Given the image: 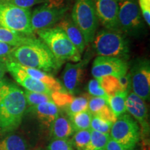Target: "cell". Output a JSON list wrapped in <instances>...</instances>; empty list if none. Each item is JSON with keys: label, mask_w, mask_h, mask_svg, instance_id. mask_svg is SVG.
<instances>
[{"label": "cell", "mask_w": 150, "mask_h": 150, "mask_svg": "<svg viewBox=\"0 0 150 150\" xmlns=\"http://www.w3.org/2000/svg\"><path fill=\"white\" fill-rule=\"evenodd\" d=\"M91 95L88 93H85L79 97H74L72 101L65 108V112L70 117L78 112L85 111L88 108V101Z\"/></svg>", "instance_id": "cell-23"}, {"label": "cell", "mask_w": 150, "mask_h": 150, "mask_svg": "<svg viewBox=\"0 0 150 150\" xmlns=\"http://www.w3.org/2000/svg\"><path fill=\"white\" fill-rule=\"evenodd\" d=\"M52 100L59 107L65 108L70 104L74 97L70 93L61 91H53L51 94Z\"/></svg>", "instance_id": "cell-29"}, {"label": "cell", "mask_w": 150, "mask_h": 150, "mask_svg": "<svg viewBox=\"0 0 150 150\" xmlns=\"http://www.w3.org/2000/svg\"><path fill=\"white\" fill-rule=\"evenodd\" d=\"M99 150H106L105 149H99Z\"/></svg>", "instance_id": "cell-42"}, {"label": "cell", "mask_w": 150, "mask_h": 150, "mask_svg": "<svg viewBox=\"0 0 150 150\" xmlns=\"http://www.w3.org/2000/svg\"><path fill=\"white\" fill-rule=\"evenodd\" d=\"M29 111L33 112L40 123L47 127H51L59 113V108L52 101L30 107Z\"/></svg>", "instance_id": "cell-17"}, {"label": "cell", "mask_w": 150, "mask_h": 150, "mask_svg": "<svg viewBox=\"0 0 150 150\" xmlns=\"http://www.w3.org/2000/svg\"><path fill=\"white\" fill-rule=\"evenodd\" d=\"M33 35L29 36L22 33L11 31L6 28L0 27V42H3L14 47H18L27 42L30 38Z\"/></svg>", "instance_id": "cell-21"}, {"label": "cell", "mask_w": 150, "mask_h": 150, "mask_svg": "<svg viewBox=\"0 0 150 150\" xmlns=\"http://www.w3.org/2000/svg\"><path fill=\"white\" fill-rule=\"evenodd\" d=\"M93 42L95 52L99 56L115 57L125 61L129 59V41L123 33L102 29L95 34Z\"/></svg>", "instance_id": "cell-4"}, {"label": "cell", "mask_w": 150, "mask_h": 150, "mask_svg": "<svg viewBox=\"0 0 150 150\" xmlns=\"http://www.w3.org/2000/svg\"><path fill=\"white\" fill-rule=\"evenodd\" d=\"M109 135L112 140L127 150H134L140 140V131L134 118L123 114L112 125Z\"/></svg>", "instance_id": "cell-9"}, {"label": "cell", "mask_w": 150, "mask_h": 150, "mask_svg": "<svg viewBox=\"0 0 150 150\" xmlns=\"http://www.w3.org/2000/svg\"><path fill=\"white\" fill-rule=\"evenodd\" d=\"M25 95L27 104L29 107L36 106L42 103L50 102L52 100L51 95L46 93H37V92H31L26 90L24 91Z\"/></svg>", "instance_id": "cell-28"}, {"label": "cell", "mask_w": 150, "mask_h": 150, "mask_svg": "<svg viewBox=\"0 0 150 150\" xmlns=\"http://www.w3.org/2000/svg\"><path fill=\"white\" fill-rule=\"evenodd\" d=\"M112 124L110 122L104 120L102 118L97 115H92L91 129L93 131H98L105 134H109L110 128Z\"/></svg>", "instance_id": "cell-30"}, {"label": "cell", "mask_w": 150, "mask_h": 150, "mask_svg": "<svg viewBox=\"0 0 150 150\" xmlns=\"http://www.w3.org/2000/svg\"><path fill=\"white\" fill-rule=\"evenodd\" d=\"M10 0H0V4L1 3H5V2H8Z\"/></svg>", "instance_id": "cell-41"}, {"label": "cell", "mask_w": 150, "mask_h": 150, "mask_svg": "<svg viewBox=\"0 0 150 150\" xmlns=\"http://www.w3.org/2000/svg\"><path fill=\"white\" fill-rule=\"evenodd\" d=\"M7 71L10 72L16 82L27 91L37 93H46L51 95L52 91L42 82L39 81L29 76L24 71L21 65L16 62L5 60Z\"/></svg>", "instance_id": "cell-13"}, {"label": "cell", "mask_w": 150, "mask_h": 150, "mask_svg": "<svg viewBox=\"0 0 150 150\" xmlns=\"http://www.w3.org/2000/svg\"><path fill=\"white\" fill-rule=\"evenodd\" d=\"M6 60L46 72H55L63 63L56 59L40 39L34 36L30 38L27 42L16 47Z\"/></svg>", "instance_id": "cell-2"}, {"label": "cell", "mask_w": 150, "mask_h": 150, "mask_svg": "<svg viewBox=\"0 0 150 150\" xmlns=\"http://www.w3.org/2000/svg\"><path fill=\"white\" fill-rule=\"evenodd\" d=\"M125 105L127 111L140 125L142 134L147 135L149 131V124L148 122L147 105L145 101L133 92H129Z\"/></svg>", "instance_id": "cell-14"}, {"label": "cell", "mask_w": 150, "mask_h": 150, "mask_svg": "<svg viewBox=\"0 0 150 150\" xmlns=\"http://www.w3.org/2000/svg\"><path fill=\"white\" fill-rule=\"evenodd\" d=\"M92 115H93L88 111V110H87L69 117L74 131L91 129Z\"/></svg>", "instance_id": "cell-24"}, {"label": "cell", "mask_w": 150, "mask_h": 150, "mask_svg": "<svg viewBox=\"0 0 150 150\" xmlns=\"http://www.w3.org/2000/svg\"><path fill=\"white\" fill-rule=\"evenodd\" d=\"M120 29L124 34L138 37L143 33L144 23L136 0H116Z\"/></svg>", "instance_id": "cell-7"}, {"label": "cell", "mask_w": 150, "mask_h": 150, "mask_svg": "<svg viewBox=\"0 0 150 150\" xmlns=\"http://www.w3.org/2000/svg\"><path fill=\"white\" fill-rule=\"evenodd\" d=\"M30 8L16 6L9 2L0 4V27L22 34L33 35Z\"/></svg>", "instance_id": "cell-5"}, {"label": "cell", "mask_w": 150, "mask_h": 150, "mask_svg": "<svg viewBox=\"0 0 150 150\" xmlns=\"http://www.w3.org/2000/svg\"><path fill=\"white\" fill-rule=\"evenodd\" d=\"M27 106L24 91L4 78L0 81V132L16 130L22 122Z\"/></svg>", "instance_id": "cell-1"}, {"label": "cell", "mask_w": 150, "mask_h": 150, "mask_svg": "<svg viewBox=\"0 0 150 150\" xmlns=\"http://www.w3.org/2000/svg\"><path fill=\"white\" fill-rule=\"evenodd\" d=\"M0 150H29V145L21 135L11 134L0 140Z\"/></svg>", "instance_id": "cell-20"}, {"label": "cell", "mask_w": 150, "mask_h": 150, "mask_svg": "<svg viewBox=\"0 0 150 150\" xmlns=\"http://www.w3.org/2000/svg\"><path fill=\"white\" fill-rule=\"evenodd\" d=\"M86 74V62L67 63L63 71V81L65 89L73 95L83 83Z\"/></svg>", "instance_id": "cell-15"}, {"label": "cell", "mask_w": 150, "mask_h": 150, "mask_svg": "<svg viewBox=\"0 0 150 150\" xmlns=\"http://www.w3.org/2000/svg\"><path fill=\"white\" fill-rule=\"evenodd\" d=\"M128 93L127 91H119L114 95L108 96V106L117 117L127 111L125 102Z\"/></svg>", "instance_id": "cell-22"}, {"label": "cell", "mask_w": 150, "mask_h": 150, "mask_svg": "<svg viewBox=\"0 0 150 150\" xmlns=\"http://www.w3.org/2000/svg\"><path fill=\"white\" fill-rule=\"evenodd\" d=\"M67 10L63 0H48L35 8L31 15L33 32L54 27L65 16Z\"/></svg>", "instance_id": "cell-8"}, {"label": "cell", "mask_w": 150, "mask_h": 150, "mask_svg": "<svg viewBox=\"0 0 150 150\" xmlns=\"http://www.w3.org/2000/svg\"><path fill=\"white\" fill-rule=\"evenodd\" d=\"M71 17L83 35L86 44L93 42L98 27L93 0H75Z\"/></svg>", "instance_id": "cell-6"}, {"label": "cell", "mask_w": 150, "mask_h": 150, "mask_svg": "<svg viewBox=\"0 0 150 150\" xmlns=\"http://www.w3.org/2000/svg\"><path fill=\"white\" fill-rule=\"evenodd\" d=\"M16 47L7 43L0 42V59L6 60Z\"/></svg>", "instance_id": "cell-38"}, {"label": "cell", "mask_w": 150, "mask_h": 150, "mask_svg": "<svg viewBox=\"0 0 150 150\" xmlns=\"http://www.w3.org/2000/svg\"><path fill=\"white\" fill-rule=\"evenodd\" d=\"M98 116V117L102 118L104 120L110 122L112 124H113L117 120V117L115 115L113 112L112 111V110L110 109V108L108 106V104H106L104 106L101 108L100 110H99L98 112L96 114V115Z\"/></svg>", "instance_id": "cell-34"}, {"label": "cell", "mask_w": 150, "mask_h": 150, "mask_svg": "<svg viewBox=\"0 0 150 150\" xmlns=\"http://www.w3.org/2000/svg\"><path fill=\"white\" fill-rule=\"evenodd\" d=\"M48 0H10L9 3L24 8H30L33 6L45 3Z\"/></svg>", "instance_id": "cell-35"}, {"label": "cell", "mask_w": 150, "mask_h": 150, "mask_svg": "<svg viewBox=\"0 0 150 150\" xmlns=\"http://www.w3.org/2000/svg\"><path fill=\"white\" fill-rule=\"evenodd\" d=\"M109 138V134H102L91 129V139L83 150H99L105 149Z\"/></svg>", "instance_id": "cell-25"}, {"label": "cell", "mask_w": 150, "mask_h": 150, "mask_svg": "<svg viewBox=\"0 0 150 150\" xmlns=\"http://www.w3.org/2000/svg\"><path fill=\"white\" fill-rule=\"evenodd\" d=\"M97 79L107 96H112L117 92L122 91L119 81L115 76H104Z\"/></svg>", "instance_id": "cell-26"}, {"label": "cell", "mask_w": 150, "mask_h": 150, "mask_svg": "<svg viewBox=\"0 0 150 150\" xmlns=\"http://www.w3.org/2000/svg\"><path fill=\"white\" fill-rule=\"evenodd\" d=\"M119 81L120 85L122 91H127L128 93L130 92L131 88V78L129 72H127L125 75L117 78Z\"/></svg>", "instance_id": "cell-37"}, {"label": "cell", "mask_w": 150, "mask_h": 150, "mask_svg": "<svg viewBox=\"0 0 150 150\" xmlns=\"http://www.w3.org/2000/svg\"><path fill=\"white\" fill-rule=\"evenodd\" d=\"M91 139V129L75 131L70 140L73 147L76 150H83Z\"/></svg>", "instance_id": "cell-27"}, {"label": "cell", "mask_w": 150, "mask_h": 150, "mask_svg": "<svg viewBox=\"0 0 150 150\" xmlns=\"http://www.w3.org/2000/svg\"><path fill=\"white\" fill-rule=\"evenodd\" d=\"M56 59L63 63L65 61L79 62L81 54L72 42L60 28L54 27L39 30L35 32Z\"/></svg>", "instance_id": "cell-3"}, {"label": "cell", "mask_w": 150, "mask_h": 150, "mask_svg": "<svg viewBox=\"0 0 150 150\" xmlns=\"http://www.w3.org/2000/svg\"><path fill=\"white\" fill-rule=\"evenodd\" d=\"M107 104V99L104 98V97L91 96L88 101V110L92 115H95L103 106H104Z\"/></svg>", "instance_id": "cell-31"}, {"label": "cell", "mask_w": 150, "mask_h": 150, "mask_svg": "<svg viewBox=\"0 0 150 150\" xmlns=\"http://www.w3.org/2000/svg\"><path fill=\"white\" fill-rule=\"evenodd\" d=\"M55 26L64 31L69 40L81 55L85 50L86 44L81 32L72 21V18L68 16H64Z\"/></svg>", "instance_id": "cell-16"}, {"label": "cell", "mask_w": 150, "mask_h": 150, "mask_svg": "<svg viewBox=\"0 0 150 150\" xmlns=\"http://www.w3.org/2000/svg\"><path fill=\"white\" fill-rule=\"evenodd\" d=\"M127 61L110 56H99L94 60L91 74L95 79L104 76H113L119 78L128 72Z\"/></svg>", "instance_id": "cell-11"}, {"label": "cell", "mask_w": 150, "mask_h": 150, "mask_svg": "<svg viewBox=\"0 0 150 150\" xmlns=\"http://www.w3.org/2000/svg\"><path fill=\"white\" fill-rule=\"evenodd\" d=\"M131 88L144 101L150 95V63L147 59L137 60L130 70Z\"/></svg>", "instance_id": "cell-10"}, {"label": "cell", "mask_w": 150, "mask_h": 150, "mask_svg": "<svg viewBox=\"0 0 150 150\" xmlns=\"http://www.w3.org/2000/svg\"><path fill=\"white\" fill-rule=\"evenodd\" d=\"M50 127L53 139H68L75 132L69 116L63 113H59Z\"/></svg>", "instance_id": "cell-18"}, {"label": "cell", "mask_w": 150, "mask_h": 150, "mask_svg": "<svg viewBox=\"0 0 150 150\" xmlns=\"http://www.w3.org/2000/svg\"><path fill=\"white\" fill-rule=\"evenodd\" d=\"M7 72V67L4 59H0V81L4 78L6 72Z\"/></svg>", "instance_id": "cell-40"}, {"label": "cell", "mask_w": 150, "mask_h": 150, "mask_svg": "<svg viewBox=\"0 0 150 150\" xmlns=\"http://www.w3.org/2000/svg\"><path fill=\"white\" fill-rule=\"evenodd\" d=\"M47 150H74L70 140L53 139L47 146Z\"/></svg>", "instance_id": "cell-33"}, {"label": "cell", "mask_w": 150, "mask_h": 150, "mask_svg": "<svg viewBox=\"0 0 150 150\" xmlns=\"http://www.w3.org/2000/svg\"><path fill=\"white\" fill-rule=\"evenodd\" d=\"M22 69L27 73L29 76L39 81L42 82L47 86L51 91H63V87L59 83V81H57L55 78H54L52 75L48 74L47 72L44 71L38 70V69L31 68L21 65Z\"/></svg>", "instance_id": "cell-19"}, {"label": "cell", "mask_w": 150, "mask_h": 150, "mask_svg": "<svg viewBox=\"0 0 150 150\" xmlns=\"http://www.w3.org/2000/svg\"><path fill=\"white\" fill-rule=\"evenodd\" d=\"M140 10L148 26L150 25V0H138Z\"/></svg>", "instance_id": "cell-36"}, {"label": "cell", "mask_w": 150, "mask_h": 150, "mask_svg": "<svg viewBox=\"0 0 150 150\" xmlns=\"http://www.w3.org/2000/svg\"><path fill=\"white\" fill-rule=\"evenodd\" d=\"M88 94L93 97H100L108 99V96L100 85L99 80L97 79H93L89 81L88 84Z\"/></svg>", "instance_id": "cell-32"}, {"label": "cell", "mask_w": 150, "mask_h": 150, "mask_svg": "<svg viewBox=\"0 0 150 150\" xmlns=\"http://www.w3.org/2000/svg\"><path fill=\"white\" fill-rule=\"evenodd\" d=\"M106 150H127L125 148H124L121 145L117 143V142L112 140L110 137L109 140H108L107 144H106V147H105Z\"/></svg>", "instance_id": "cell-39"}, {"label": "cell", "mask_w": 150, "mask_h": 150, "mask_svg": "<svg viewBox=\"0 0 150 150\" xmlns=\"http://www.w3.org/2000/svg\"><path fill=\"white\" fill-rule=\"evenodd\" d=\"M97 19L106 29L121 32L116 0H93Z\"/></svg>", "instance_id": "cell-12"}]
</instances>
